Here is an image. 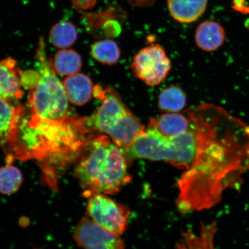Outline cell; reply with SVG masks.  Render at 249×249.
I'll return each instance as SVG.
<instances>
[{
    "mask_svg": "<svg viewBox=\"0 0 249 249\" xmlns=\"http://www.w3.org/2000/svg\"><path fill=\"white\" fill-rule=\"evenodd\" d=\"M91 53L92 57L101 63L113 65L117 64L120 60L121 50L114 40L104 39L93 43Z\"/></svg>",
    "mask_w": 249,
    "mask_h": 249,
    "instance_id": "obj_19",
    "label": "cell"
},
{
    "mask_svg": "<svg viewBox=\"0 0 249 249\" xmlns=\"http://www.w3.org/2000/svg\"><path fill=\"white\" fill-rule=\"evenodd\" d=\"M80 118L64 123L43 120L23 114L17 133L4 147L9 159L36 160L53 164L68 161L82 154L89 137L83 131Z\"/></svg>",
    "mask_w": 249,
    "mask_h": 249,
    "instance_id": "obj_2",
    "label": "cell"
},
{
    "mask_svg": "<svg viewBox=\"0 0 249 249\" xmlns=\"http://www.w3.org/2000/svg\"><path fill=\"white\" fill-rule=\"evenodd\" d=\"M145 130L138 118L130 111L112 127L107 135L118 147L125 149L132 145Z\"/></svg>",
    "mask_w": 249,
    "mask_h": 249,
    "instance_id": "obj_10",
    "label": "cell"
},
{
    "mask_svg": "<svg viewBox=\"0 0 249 249\" xmlns=\"http://www.w3.org/2000/svg\"><path fill=\"white\" fill-rule=\"evenodd\" d=\"M54 69L60 76H71L80 70L82 58L73 50H61L55 55Z\"/></svg>",
    "mask_w": 249,
    "mask_h": 249,
    "instance_id": "obj_18",
    "label": "cell"
},
{
    "mask_svg": "<svg viewBox=\"0 0 249 249\" xmlns=\"http://www.w3.org/2000/svg\"><path fill=\"white\" fill-rule=\"evenodd\" d=\"M15 101L0 96V141L3 147L14 138L25 111Z\"/></svg>",
    "mask_w": 249,
    "mask_h": 249,
    "instance_id": "obj_9",
    "label": "cell"
},
{
    "mask_svg": "<svg viewBox=\"0 0 249 249\" xmlns=\"http://www.w3.org/2000/svg\"><path fill=\"white\" fill-rule=\"evenodd\" d=\"M225 29L215 21H204L199 24L196 30V45L205 52L217 51L225 43Z\"/></svg>",
    "mask_w": 249,
    "mask_h": 249,
    "instance_id": "obj_12",
    "label": "cell"
},
{
    "mask_svg": "<svg viewBox=\"0 0 249 249\" xmlns=\"http://www.w3.org/2000/svg\"><path fill=\"white\" fill-rule=\"evenodd\" d=\"M22 173L10 164L0 168V193L9 195L15 194L22 184Z\"/></svg>",
    "mask_w": 249,
    "mask_h": 249,
    "instance_id": "obj_21",
    "label": "cell"
},
{
    "mask_svg": "<svg viewBox=\"0 0 249 249\" xmlns=\"http://www.w3.org/2000/svg\"><path fill=\"white\" fill-rule=\"evenodd\" d=\"M190 119L186 113H167L157 118H152L148 127L154 129L166 138L182 135L190 127Z\"/></svg>",
    "mask_w": 249,
    "mask_h": 249,
    "instance_id": "obj_14",
    "label": "cell"
},
{
    "mask_svg": "<svg viewBox=\"0 0 249 249\" xmlns=\"http://www.w3.org/2000/svg\"><path fill=\"white\" fill-rule=\"evenodd\" d=\"M134 74L149 86L160 85L171 68V61L162 46L151 45L142 48L133 59Z\"/></svg>",
    "mask_w": 249,
    "mask_h": 249,
    "instance_id": "obj_6",
    "label": "cell"
},
{
    "mask_svg": "<svg viewBox=\"0 0 249 249\" xmlns=\"http://www.w3.org/2000/svg\"><path fill=\"white\" fill-rule=\"evenodd\" d=\"M186 113L191 122L186 132L168 138L147 127L132 145L122 149L127 161L141 158L162 160L186 170L229 144L244 126V121L213 104H202Z\"/></svg>",
    "mask_w": 249,
    "mask_h": 249,
    "instance_id": "obj_1",
    "label": "cell"
},
{
    "mask_svg": "<svg viewBox=\"0 0 249 249\" xmlns=\"http://www.w3.org/2000/svg\"><path fill=\"white\" fill-rule=\"evenodd\" d=\"M93 94L101 99L102 104L93 116L80 118L81 125L86 135L94 132L107 134L121 118L130 112L120 96L112 89L96 86Z\"/></svg>",
    "mask_w": 249,
    "mask_h": 249,
    "instance_id": "obj_5",
    "label": "cell"
},
{
    "mask_svg": "<svg viewBox=\"0 0 249 249\" xmlns=\"http://www.w3.org/2000/svg\"><path fill=\"white\" fill-rule=\"evenodd\" d=\"M248 158H249V150H248Z\"/></svg>",
    "mask_w": 249,
    "mask_h": 249,
    "instance_id": "obj_25",
    "label": "cell"
},
{
    "mask_svg": "<svg viewBox=\"0 0 249 249\" xmlns=\"http://www.w3.org/2000/svg\"><path fill=\"white\" fill-rule=\"evenodd\" d=\"M39 79V73L34 71H29L21 73V85L25 88L35 89Z\"/></svg>",
    "mask_w": 249,
    "mask_h": 249,
    "instance_id": "obj_22",
    "label": "cell"
},
{
    "mask_svg": "<svg viewBox=\"0 0 249 249\" xmlns=\"http://www.w3.org/2000/svg\"><path fill=\"white\" fill-rule=\"evenodd\" d=\"M187 97L178 86H171L161 91L158 98V107L167 113H178L185 108Z\"/></svg>",
    "mask_w": 249,
    "mask_h": 249,
    "instance_id": "obj_17",
    "label": "cell"
},
{
    "mask_svg": "<svg viewBox=\"0 0 249 249\" xmlns=\"http://www.w3.org/2000/svg\"><path fill=\"white\" fill-rule=\"evenodd\" d=\"M22 71L17 67V62L8 58L0 61V96L18 100L23 95L21 89Z\"/></svg>",
    "mask_w": 249,
    "mask_h": 249,
    "instance_id": "obj_11",
    "label": "cell"
},
{
    "mask_svg": "<svg viewBox=\"0 0 249 249\" xmlns=\"http://www.w3.org/2000/svg\"><path fill=\"white\" fill-rule=\"evenodd\" d=\"M73 236L83 249H125L119 234L103 228L88 217L77 224Z\"/></svg>",
    "mask_w": 249,
    "mask_h": 249,
    "instance_id": "obj_8",
    "label": "cell"
},
{
    "mask_svg": "<svg viewBox=\"0 0 249 249\" xmlns=\"http://www.w3.org/2000/svg\"><path fill=\"white\" fill-rule=\"evenodd\" d=\"M87 210L93 222L108 231L120 234L128 226V208L104 194L90 196Z\"/></svg>",
    "mask_w": 249,
    "mask_h": 249,
    "instance_id": "obj_7",
    "label": "cell"
},
{
    "mask_svg": "<svg viewBox=\"0 0 249 249\" xmlns=\"http://www.w3.org/2000/svg\"><path fill=\"white\" fill-rule=\"evenodd\" d=\"M215 226H203L200 235L191 231L185 233L178 249H214L213 237Z\"/></svg>",
    "mask_w": 249,
    "mask_h": 249,
    "instance_id": "obj_20",
    "label": "cell"
},
{
    "mask_svg": "<svg viewBox=\"0 0 249 249\" xmlns=\"http://www.w3.org/2000/svg\"><path fill=\"white\" fill-rule=\"evenodd\" d=\"M63 85L68 100L76 106H83L91 99L93 83L91 79L85 74L76 73L67 77Z\"/></svg>",
    "mask_w": 249,
    "mask_h": 249,
    "instance_id": "obj_15",
    "label": "cell"
},
{
    "mask_svg": "<svg viewBox=\"0 0 249 249\" xmlns=\"http://www.w3.org/2000/svg\"><path fill=\"white\" fill-rule=\"evenodd\" d=\"M43 39L36 52L39 79L29 95L31 113L43 120L64 123L71 116L68 112V99L63 84L56 75L52 62L48 60Z\"/></svg>",
    "mask_w": 249,
    "mask_h": 249,
    "instance_id": "obj_4",
    "label": "cell"
},
{
    "mask_svg": "<svg viewBox=\"0 0 249 249\" xmlns=\"http://www.w3.org/2000/svg\"><path fill=\"white\" fill-rule=\"evenodd\" d=\"M232 8L242 14H249V5L247 0H232Z\"/></svg>",
    "mask_w": 249,
    "mask_h": 249,
    "instance_id": "obj_24",
    "label": "cell"
},
{
    "mask_svg": "<svg viewBox=\"0 0 249 249\" xmlns=\"http://www.w3.org/2000/svg\"><path fill=\"white\" fill-rule=\"evenodd\" d=\"M78 37L77 28L71 21H60L51 28L49 38L58 48L67 49L74 45Z\"/></svg>",
    "mask_w": 249,
    "mask_h": 249,
    "instance_id": "obj_16",
    "label": "cell"
},
{
    "mask_svg": "<svg viewBox=\"0 0 249 249\" xmlns=\"http://www.w3.org/2000/svg\"><path fill=\"white\" fill-rule=\"evenodd\" d=\"M208 0H167V7L174 20L180 23H192L206 11Z\"/></svg>",
    "mask_w": 249,
    "mask_h": 249,
    "instance_id": "obj_13",
    "label": "cell"
},
{
    "mask_svg": "<svg viewBox=\"0 0 249 249\" xmlns=\"http://www.w3.org/2000/svg\"><path fill=\"white\" fill-rule=\"evenodd\" d=\"M74 8L77 11H86L92 8L97 0H71Z\"/></svg>",
    "mask_w": 249,
    "mask_h": 249,
    "instance_id": "obj_23",
    "label": "cell"
},
{
    "mask_svg": "<svg viewBox=\"0 0 249 249\" xmlns=\"http://www.w3.org/2000/svg\"><path fill=\"white\" fill-rule=\"evenodd\" d=\"M82 155L74 176L87 197L116 194L131 180L125 156L108 136H91Z\"/></svg>",
    "mask_w": 249,
    "mask_h": 249,
    "instance_id": "obj_3",
    "label": "cell"
}]
</instances>
